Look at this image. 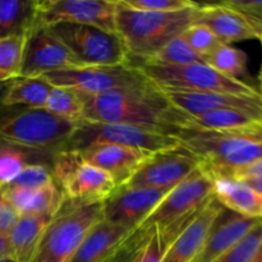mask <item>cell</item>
Here are the masks:
<instances>
[{"instance_id": "obj_1", "label": "cell", "mask_w": 262, "mask_h": 262, "mask_svg": "<svg viewBox=\"0 0 262 262\" xmlns=\"http://www.w3.org/2000/svg\"><path fill=\"white\" fill-rule=\"evenodd\" d=\"M84 122L120 123L177 135L184 113L177 110L154 83L101 95L81 94Z\"/></svg>"}, {"instance_id": "obj_2", "label": "cell", "mask_w": 262, "mask_h": 262, "mask_svg": "<svg viewBox=\"0 0 262 262\" xmlns=\"http://www.w3.org/2000/svg\"><path fill=\"white\" fill-rule=\"evenodd\" d=\"M201 4L177 12H142L117 2L115 27L130 66L148 60L169 41L181 36L200 17Z\"/></svg>"}, {"instance_id": "obj_3", "label": "cell", "mask_w": 262, "mask_h": 262, "mask_svg": "<svg viewBox=\"0 0 262 262\" xmlns=\"http://www.w3.org/2000/svg\"><path fill=\"white\" fill-rule=\"evenodd\" d=\"M176 136L211 173L262 160V123L230 130L182 129Z\"/></svg>"}, {"instance_id": "obj_4", "label": "cell", "mask_w": 262, "mask_h": 262, "mask_svg": "<svg viewBox=\"0 0 262 262\" xmlns=\"http://www.w3.org/2000/svg\"><path fill=\"white\" fill-rule=\"evenodd\" d=\"M104 219V202L64 199L31 262H71L90 230Z\"/></svg>"}, {"instance_id": "obj_5", "label": "cell", "mask_w": 262, "mask_h": 262, "mask_svg": "<svg viewBox=\"0 0 262 262\" xmlns=\"http://www.w3.org/2000/svg\"><path fill=\"white\" fill-rule=\"evenodd\" d=\"M214 197V177L201 164L193 173L166 193L140 227L145 229L156 227L163 233L169 246Z\"/></svg>"}, {"instance_id": "obj_6", "label": "cell", "mask_w": 262, "mask_h": 262, "mask_svg": "<svg viewBox=\"0 0 262 262\" xmlns=\"http://www.w3.org/2000/svg\"><path fill=\"white\" fill-rule=\"evenodd\" d=\"M77 124L45 109L5 106L0 100V140L5 142L58 152L66 150Z\"/></svg>"}, {"instance_id": "obj_7", "label": "cell", "mask_w": 262, "mask_h": 262, "mask_svg": "<svg viewBox=\"0 0 262 262\" xmlns=\"http://www.w3.org/2000/svg\"><path fill=\"white\" fill-rule=\"evenodd\" d=\"M137 68L160 90L215 92L243 97L261 99L258 90L247 82L224 76L206 63H193L186 66H158L141 63Z\"/></svg>"}, {"instance_id": "obj_8", "label": "cell", "mask_w": 262, "mask_h": 262, "mask_svg": "<svg viewBox=\"0 0 262 262\" xmlns=\"http://www.w3.org/2000/svg\"><path fill=\"white\" fill-rule=\"evenodd\" d=\"M97 143H113L150 154L173 150L181 146L176 135L152 128L120 123L79 122L69 138L66 150L81 151Z\"/></svg>"}, {"instance_id": "obj_9", "label": "cell", "mask_w": 262, "mask_h": 262, "mask_svg": "<svg viewBox=\"0 0 262 262\" xmlns=\"http://www.w3.org/2000/svg\"><path fill=\"white\" fill-rule=\"evenodd\" d=\"M48 28L68 49L78 67L129 64L127 50L118 33L73 23H58Z\"/></svg>"}, {"instance_id": "obj_10", "label": "cell", "mask_w": 262, "mask_h": 262, "mask_svg": "<svg viewBox=\"0 0 262 262\" xmlns=\"http://www.w3.org/2000/svg\"><path fill=\"white\" fill-rule=\"evenodd\" d=\"M51 171L66 199L73 201L104 202L117 189L114 179L106 171L86 163L78 151H58L53 158Z\"/></svg>"}, {"instance_id": "obj_11", "label": "cell", "mask_w": 262, "mask_h": 262, "mask_svg": "<svg viewBox=\"0 0 262 262\" xmlns=\"http://www.w3.org/2000/svg\"><path fill=\"white\" fill-rule=\"evenodd\" d=\"M42 77L53 86L69 87L86 95H101L152 83L140 68L130 64L77 67L53 72Z\"/></svg>"}, {"instance_id": "obj_12", "label": "cell", "mask_w": 262, "mask_h": 262, "mask_svg": "<svg viewBox=\"0 0 262 262\" xmlns=\"http://www.w3.org/2000/svg\"><path fill=\"white\" fill-rule=\"evenodd\" d=\"M115 13L117 2L110 0H43L37 2L35 26L73 23L117 33Z\"/></svg>"}, {"instance_id": "obj_13", "label": "cell", "mask_w": 262, "mask_h": 262, "mask_svg": "<svg viewBox=\"0 0 262 262\" xmlns=\"http://www.w3.org/2000/svg\"><path fill=\"white\" fill-rule=\"evenodd\" d=\"M201 161L183 146L151 155L122 187L171 189L193 173Z\"/></svg>"}, {"instance_id": "obj_14", "label": "cell", "mask_w": 262, "mask_h": 262, "mask_svg": "<svg viewBox=\"0 0 262 262\" xmlns=\"http://www.w3.org/2000/svg\"><path fill=\"white\" fill-rule=\"evenodd\" d=\"M77 67L78 64L68 49L48 27L35 26L26 35L19 77H42L53 72Z\"/></svg>"}, {"instance_id": "obj_15", "label": "cell", "mask_w": 262, "mask_h": 262, "mask_svg": "<svg viewBox=\"0 0 262 262\" xmlns=\"http://www.w3.org/2000/svg\"><path fill=\"white\" fill-rule=\"evenodd\" d=\"M170 189L119 187L104 201V220L137 229Z\"/></svg>"}, {"instance_id": "obj_16", "label": "cell", "mask_w": 262, "mask_h": 262, "mask_svg": "<svg viewBox=\"0 0 262 262\" xmlns=\"http://www.w3.org/2000/svg\"><path fill=\"white\" fill-rule=\"evenodd\" d=\"M83 160L114 179L117 188L124 186L138 168L154 154L113 143H97L78 151Z\"/></svg>"}, {"instance_id": "obj_17", "label": "cell", "mask_w": 262, "mask_h": 262, "mask_svg": "<svg viewBox=\"0 0 262 262\" xmlns=\"http://www.w3.org/2000/svg\"><path fill=\"white\" fill-rule=\"evenodd\" d=\"M168 101L182 113L200 115L223 109H239L247 112L262 113V97H243L215 92L181 91V90H161Z\"/></svg>"}, {"instance_id": "obj_18", "label": "cell", "mask_w": 262, "mask_h": 262, "mask_svg": "<svg viewBox=\"0 0 262 262\" xmlns=\"http://www.w3.org/2000/svg\"><path fill=\"white\" fill-rule=\"evenodd\" d=\"M224 207L212 199L166 248L161 262H192L196 258L206 241L212 224Z\"/></svg>"}, {"instance_id": "obj_19", "label": "cell", "mask_w": 262, "mask_h": 262, "mask_svg": "<svg viewBox=\"0 0 262 262\" xmlns=\"http://www.w3.org/2000/svg\"><path fill=\"white\" fill-rule=\"evenodd\" d=\"M261 219H248L227 209L212 224L201 251L192 262H214L230 247L239 242Z\"/></svg>"}, {"instance_id": "obj_20", "label": "cell", "mask_w": 262, "mask_h": 262, "mask_svg": "<svg viewBox=\"0 0 262 262\" xmlns=\"http://www.w3.org/2000/svg\"><path fill=\"white\" fill-rule=\"evenodd\" d=\"M196 23L206 26L220 42L225 45L257 38L247 17L223 3L201 4L200 17Z\"/></svg>"}, {"instance_id": "obj_21", "label": "cell", "mask_w": 262, "mask_h": 262, "mask_svg": "<svg viewBox=\"0 0 262 262\" xmlns=\"http://www.w3.org/2000/svg\"><path fill=\"white\" fill-rule=\"evenodd\" d=\"M133 230L102 219L90 230L71 262H105Z\"/></svg>"}, {"instance_id": "obj_22", "label": "cell", "mask_w": 262, "mask_h": 262, "mask_svg": "<svg viewBox=\"0 0 262 262\" xmlns=\"http://www.w3.org/2000/svg\"><path fill=\"white\" fill-rule=\"evenodd\" d=\"M214 196L224 209L234 214L262 219V196L246 182L214 177Z\"/></svg>"}, {"instance_id": "obj_23", "label": "cell", "mask_w": 262, "mask_h": 262, "mask_svg": "<svg viewBox=\"0 0 262 262\" xmlns=\"http://www.w3.org/2000/svg\"><path fill=\"white\" fill-rule=\"evenodd\" d=\"M5 197L12 204L19 216L28 215L56 214L63 204L64 193L55 184V182L49 186L38 189H22L7 188L3 187Z\"/></svg>"}, {"instance_id": "obj_24", "label": "cell", "mask_w": 262, "mask_h": 262, "mask_svg": "<svg viewBox=\"0 0 262 262\" xmlns=\"http://www.w3.org/2000/svg\"><path fill=\"white\" fill-rule=\"evenodd\" d=\"M55 214L20 216L9 232L13 258L15 262H31L46 228Z\"/></svg>"}, {"instance_id": "obj_25", "label": "cell", "mask_w": 262, "mask_h": 262, "mask_svg": "<svg viewBox=\"0 0 262 262\" xmlns=\"http://www.w3.org/2000/svg\"><path fill=\"white\" fill-rule=\"evenodd\" d=\"M258 123H262V113L239 109H223L200 115H189L184 113L182 129L230 130L251 127Z\"/></svg>"}, {"instance_id": "obj_26", "label": "cell", "mask_w": 262, "mask_h": 262, "mask_svg": "<svg viewBox=\"0 0 262 262\" xmlns=\"http://www.w3.org/2000/svg\"><path fill=\"white\" fill-rule=\"evenodd\" d=\"M55 154L0 140V188L12 182L27 166L41 164L51 168Z\"/></svg>"}, {"instance_id": "obj_27", "label": "cell", "mask_w": 262, "mask_h": 262, "mask_svg": "<svg viewBox=\"0 0 262 262\" xmlns=\"http://www.w3.org/2000/svg\"><path fill=\"white\" fill-rule=\"evenodd\" d=\"M51 89L53 84L43 77H19L4 84L0 100L5 106L45 109Z\"/></svg>"}, {"instance_id": "obj_28", "label": "cell", "mask_w": 262, "mask_h": 262, "mask_svg": "<svg viewBox=\"0 0 262 262\" xmlns=\"http://www.w3.org/2000/svg\"><path fill=\"white\" fill-rule=\"evenodd\" d=\"M36 0H0V40L26 36L36 25Z\"/></svg>"}, {"instance_id": "obj_29", "label": "cell", "mask_w": 262, "mask_h": 262, "mask_svg": "<svg viewBox=\"0 0 262 262\" xmlns=\"http://www.w3.org/2000/svg\"><path fill=\"white\" fill-rule=\"evenodd\" d=\"M45 110L55 117L73 123L83 119V102L78 91L69 87L53 86L46 101Z\"/></svg>"}, {"instance_id": "obj_30", "label": "cell", "mask_w": 262, "mask_h": 262, "mask_svg": "<svg viewBox=\"0 0 262 262\" xmlns=\"http://www.w3.org/2000/svg\"><path fill=\"white\" fill-rule=\"evenodd\" d=\"M247 63L248 56L245 51L225 43H222L206 56V64L224 76L239 81L247 73Z\"/></svg>"}, {"instance_id": "obj_31", "label": "cell", "mask_w": 262, "mask_h": 262, "mask_svg": "<svg viewBox=\"0 0 262 262\" xmlns=\"http://www.w3.org/2000/svg\"><path fill=\"white\" fill-rule=\"evenodd\" d=\"M142 63L158 64V66H186V64L193 63H206V60H205V56L196 53L182 36H178L169 41L148 60L142 61Z\"/></svg>"}, {"instance_id": "obj_32", "label": "cell", "mask_w": 262, "mask_h": 262, "mask_svg": "<svg viewBox=\"0 0 262 262\" xmlns=\"http://www.w3.org/2000/svg\"><path fill=\"white\" fill-rule=\"evenodd\" d=\"M26 36L0 40V86L19 78Z\"/></svg>"}, {"instance_id": "obj_33", "label": "cell", "mask_w": 262, "mask_h": 262, "mask_svg": "<svg viewBox=\"0 0 262 262\" xmlns=\"http://www.w3.org/2000/svg\"><path fill=\"white\" fill-rule=\"evenodd\" d=\"M262 241V219L239 242L230 247L214 262H252Z\"/></svg>"}, {"instance_id": "obj_34", "label": "cell", "mask_w": 262, "mask_h": 262, "mask_svg": "<svg viewBox=\"0 0 262 262\" xmlns=\"http://www.w3.org/2000/svg\"><path fill=\"white\" fill-rule=\"evenodd\" d=\"M151 233H152L151 228L145 229L138 227L105 262H138L150 239Z\"/></svg>"}, {"instance_id": "obj_35", "label": "cell", "mask_w": 262, "mask_h": 262, "mask_svg": "<svg viewBox=\"0 0 262 262\" xmlns=\"http://www.w3.org/2000/svg\"><path fill=\"white\" fill-rule=\"evenodd\" d=\"M54 183L51 168L48 165L35 164L23 169L12 182L7 184V188L38 189Z\"/></svg>"}, {"instance_id": "obj_36", "label": "cell", "mask_w": 262, "mask_h": 262, "mask_svg": "<svg viewBox=\"0 0 262 262\" xmlns=\"http://www.w3.org/2000/svg\"><path fill=\"white\" fill-rule=\"evenodd\" d=\"M181 36L196 53L205 56V60H206V56H209L215 49L219 48L223 43L206 26L200 25V23L189 26Z\"/></svg>"}, {"instance_id": "obj_37", "label": "cell", "mask_w": 262, "mask_h": 262, "mask_svg": "<svg viewBox=\"0 0 262 262\" xmlns=\"http://www.w3.org/2000/svg\"><path fill=\"white\" fill-rule=\"evenodd\" d=\"M127 7L142 12H177L197 5L191 0H122Z\"/></svg>"}, {"instance_id": "obj_38", "label": "cell", "mask_w": 262, "mask_h": 262, "mask_svg": "<svg viewBox=\"0 0 262 262\" xmlns=\"http://www.w3.org/2000/svg\"><path fill=\"white\" fill-rule=\"evenodd\" d=\"M151 229H152L151 237L138 262H161L168 248V243L164 239L163 233L156 227H152Z\"/></svg>"}, {"instance_id": "obj_39", "label": "cell", "mask_w": 262, "mask_h": 262, "mask_svg": "<svg viewBox=\"0 0 262 262\" xmlns=\"http://www.w3.org/2000/svg\"><path fill=\"white\" fill-rule=\"evenodd\" d=\"M211 174L212 177H225V178L237 179V181L262 177V160L255 161V163L248 164V165L245 166H238V168L224 169V170L215 171V173Z\"/></svg>"}, {"instance_id": "obj_40", "label": "cell", "mask_w": 262, "mask_h": 262, "mask_svg": "<svg viewBox=\"0 0 262 262\" xmlns=\"http://www.w3.org/2000/svg\"><path fill=\"white\" fill-rule=\"evenodd\" d=\"M19 217L18 212L5 197L3 188H0V233L9 234Z\"/></svg>"}, {"instance_id": "obj_41", "label": "cell", "mask_w": 262, "mask_h": 262, "mask_svg": "<svg viewBox=\"0 0 262 262\" xmlns=\"http://www.w3.org/2000/svg\"><path fill=\"white\" fill-rule=\"evenodd\" d=\"M248 18L262 20V0H225L222 2Z\"/></svg>"}, {"instance_id": "obj_42", "label": "cell", "mask_w": 262, "mask_h": 262, "mask_svg": "<svg viewBox=\"0 0 262 262\" xmlns=\"http://www.w3.org/2000/svg\"><path fill=\"white\" fill-rule=\"evenodd\" d=\"M13 257L12 245H10L9 235L0 233V261L5 258Z\"/></svg>"}, {"instance_id": "obj_43", "label": "cell", "mask_w": 262, "mask_h": 262, "mask_svg": "<svg viewBox=\"0 0 262 262\" xmlns=\"http://www.w3.org/2000/svg\"><path fill=\"white\" fill-rule=\"evenodd\" d=\"M243 182H246L247 184H250L255 191H257L258 193L262 196V177H256V178H248L243 179Z\"/></svg>"}, {"instance_id": "obj_44", "label": "cell", "mask_w": 262, "mask_h": 262, "mask_svg": "<svg viewBox=\"0 0 262 262\" xmlns=\"http://www.w3.org/2000/svg\"><path fill=\"white\" fill-rule=\"evenodd\" d=\"M247 19L250 20L251 26H252V28L255 30L256 35H257V40L262 41V20H256V19H252V18H248Z\"/></svg>"}, {"instance_id": "obj_45", "label": "cell", "mask_w": 262, "mask_h": 262, "mask_svg": "<svg viewBox=\"0 0 262 262\" xmlns=\"http://www.w3.org/2000/svg\"><path fill=\"white\" fill-rule=\"evenodd\" d=\"M252 262H262V241L260 243V247H258L257 253H256L255 258H253Z\"/></svg>"}, {"instance_id": "obj_46", "label": "cell", "mask_w": 262, "mask_h": 262, "mask_svg": "<svg viewBox=\"0 0 262 262\" xmlns=\"http://www.w3.org/2000/svg\"><path fill=\"white\" fill-rule=\"evenodd\" d=\"M0 262H15V260L13 257H9V258H5V260H2Z\"/></svg>"}, {"instance_id": "obj_47", "label": "cell", "mask_w": 262, "mask_h": 262, "mask_svg": "<svg viewBox=\"0 0 262 262\" xmlns=\"http://www.w3.org/2000/svg\"><path fill=\"white\" fill-rule=\"evenodd\" d=\"M262 43V41H261ZM258 78H260V81H262V63H261V68H260V76H258Z\"/></svg>"}, {"instance_id": "obj_48", "label": "cell", "mask_w": 262, "mask_h": 262, "mask_svg": "<svg viewBox=\"0 0 262 262\" xmlns=\"http://www.w3.org/2000/svg\"><path fill=\"white\" fill-rule=\"evenodd\" d=\"M260 94H261V96H262V81H260Z\"/></svg>"}]
</instances>
